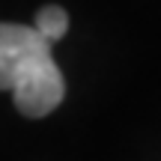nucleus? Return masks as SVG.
I'll return each instance as SVG.
<instances>
[{"label": "nucleus", "instance_id": "1", "mask_svg": "<svg viewBox=\"0 0 161 161\" xmlns=\"http://www.w3.org/2000/svg\"><path fill=\"white\" fill-rule=\"evenodd\" d=\"M0 90H12L15 108L30 119L48 116L63 102V75L51 57V42L36 27L0 24Z\"/></svg>", "mask_w": 161, "mask_h": 161}, {"label": "nucleus", "instance_id": "2", "mask_svg": "<svg viewBox=\"0 0 161 161\" xmlns=\"http://www.w3.org/2000/svg\"><path fill=\"white\" fill-rule=\"evenodd\" d=\"M33 27H36V33H39L42 39L57 42V39H63L66 30H69V15H66L63 6H45V9H39Z\"/></svg>", "mask_w": 161, "mask_h": 161}]
</instances>
